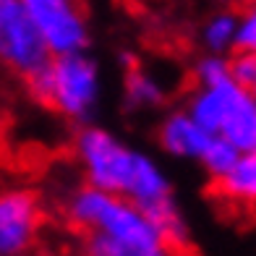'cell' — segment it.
Masks as SVG:
<instances>
[{
	"label": "cell",
	"mask_w": 256,
	"mask_h": 256,
	"mask_svg": "<svg viewBox=\"0 0 256 256\" xmlns=\"http://www.w3.org/2000/svg\"><path fill=\"white\" fill-rule=\"evenodd\" d=\"M74 154L92 188L123 196L152 220L162 209L178 204L172 183L162 165L146 152H138L123 138L100 126H81L74 138Z\"/></svg>",
	"instance_id": "cell-1"
},
{
	"label": "cell",
	"mask_w": 256,
	"mask_h": 256,
	"mask_svg": "<svg viewBox=\"0 0 256 256\" xmlns=\"http://www.w3.org/2000/svg\"><path fill=\"white\" fill-rule=\"evenodd\" d=\"M66 220L81 232V256H191L123 196L81 186L66 199Z\"/></svg>",
	"instance_id": "cell-2"
},
{
	"label": "cell",
	"mask_w": 256,
	"mask_h": 256,
	"mask_svg": "<svg viewBox=\"0 0 256 256\" xmlns=\"http://www.w3.org/2000/svg\"><path fill=\"white\" fill-rule=\"evenodd\" d=\"M29 94L66 120L89 126L102 97V74L89 52L55 55L26 78Z\"/></svg>",
	"instance_id": "cell-3"
},
{
	"label": "cell",
	"mask_w": 256,
	"mask_h": 256,
	"mask_svg": "<svg viewBox=\"0 0 256 256\" xmlns=\"http://www.w3.org/2000/svg\"><path fill=\"white\" fill-rule=\"evenodd\" d=\"M183 110L206 134L225 138L240 154L256 152V97L236 81L196 86Z\"/></svg>",
	"instance_id": "cell-4"
},
{
	"label": "cell",
	"mask_w": 256,
	"mask_h": 256,
	"mask_svg": "<svg viewBox=\"0 0 256 256\" xmlns=\"http://www.w3.org/2000/svg\"><path fill=\"white\" fill-rule=\"evenodd\" d=\"M50 55L86 52L92 42L84 0H21Z\"/></svg>",
	"instance_id": "cell-5"
},
{
	"label": "cell",
	"mask_w": 256,
	"mask_h": 256,
	"mask_svg": "<svg viewBox=\"0 0 256 256\" xmlns=\"http://www.w3.org/2000/svg\"><path fill=\"white\" fill-rule=\"evenodd\" d=\"M50 50L44 48L34 21L21 0H0V63L18 76H34L48 66Z\"/></svg>",
	"instance_id": "cell-6"
},
{
	"label": "cell",
	"mask_w": 256,
	"mask_h": 256,
	"mask_svg": "<svg viewBox=\"0 0 256 256\" xmlns=\"http://www.w3.org/2000/svg\"><path fill=\"white\" fill-rule=\"evenodd\" d=\"M42 228V204L29 188L0 191V256H26Z\"/></svg>",
	"instance_id": "cell-7"
},
{
	"label": "cell",
	"mask_w": 256,
	"mask_h": 256,
	"mask_svg": "<svg viewBox=\"0 0 256 256\" xmlns=\"http://www.w3.org/2000/svg\"><path fill=\"white\" fill-rule=\"evenodd\" d=\"M157 138H160V146L170 157L199 162L212 134H206L186 110H172L162 118L157 128Z\"/></svg>",
	"instance_id": "cell-8"
},
{
	"label": "cell",
	"mask_w": 256,
	"mask_h": 256,
	"mask_svg": "<svg viewBox=\"0 0 256 256\" xmlns=\"http://www.w3.org/2000/svg\"><path fill=\"white\" fill-rule=\"evenodd\" d=\"M214 194L230 206H256V152L240 154L236 165L214 180Z\"/></svg>",
	"instance_id": "cell-9"
},
{
	"label": "cell",
	"mask_w": 256,
	"mask_h": 256,
	"mask_svg": "<svg viewBox=\"0 0 256 256\" xmlns=\"http://www.w3.org/2000/svg\"><path fill=\"white\" fill-rule=\"evenodd\" d=\"M168 100V84L154 71L136 66L126 71L123 81V102L126 110H157Z\"/></svg>",
	"instance_id": "cell-10"
},
{
	"label": "cell",
	"mask_w": 256,
	"mask_h": 256,
	"mask_svg": "<svg viewBox=\"0 0 256 256\" xmlns=\"http://www.w3.org/2000/svg\"><path fill=\"white\" fill-rule=\"evenodd\" d=\"M238 14L232 10H217L202 24V44L206 52L214 55H228L230 50H236L238 44Z\"/></svg>",
	"instance_id": "cell-11"
},
{
	"label": "cell",
	"mask_w": 256,
	"mask_h": 256,
	"mask_svg": "<svg viewBox=\"0 0 256 256\" xmlns=\"http://www.w3.org/2000/svg\"><path fill=\"white\" fill-rule=\"evenodd\" d=\"M238 157H240V152L232 144H228L225 138H220V136H212L209 144H206V149H204V154H202V160H199V165L206 170L209 178L217 180L236 165Z\"/></svg>",
	"instance_id": "cell-12"
},
{
	"label": "cell",
	"mask_w": 256,
	"mask_h": 256,
	"mask_svg": "<svg viewBox=\"0 0 256 256\" xmlns=\"http://www.w3.org/2000/svg\"><path fill=\"white\" fill-rule=\"evenodd\" d=\"M194 81H196V86H217V84H225V81H232L230 78V58L214 55V52L202 55L194 63Z\"/></svg>",
	"instance_id": "cell-13"
},
{
	"label": "cell",
	"mask_w": 256,
	"mask_h": 256,
	"mask_svg": "<svg viewBox=\"0 0 256 256\" xmlns=\"http://www.w3.org/2000/svg\"><path fill=\"white\" fill-rule=\"evenodd\" d=\"M230 78L238 86L254 92L256 89V52L236 50V55L230 58Z\"/></svg>",
	"instance_id": "cell-14"
},
{
	"label": "cell",
	"mask_w": 256,
	"mask_h": 256,
	"mask_svg": "<svg viewBox=\"0 0 256 256\" xmlns=\"http://www.w3.org/2000/svg\"><path fill=\"white\" fill-rule=\"evenodd\" d=\"M236 50L256 52V0L246 6V10L238 18V44Z\"/></svg>",
	"instance_id": "cell-15"
},
{
	"label": "cell",
	"mask_w": 256,
	"mask_h": 256,
	"mask_svg": "<svg viewBox=\"0 0 256 256\" xmlns=\"http://www.w3.org/2000/svg\"><path fill=\"white\" fill-rule=\"evenodd\" d=\"M217 3H230V0H217Z\"/></svg>",
	"instance_id": "cell-16"
},
{
	"label": "cell",
	"mask_w": 256,
	"mask_h": 256,
	"mask_svg": "<svg viewBox=\"0 0 256 256\" xmlns=\"http://www.w3.org/2000/svg\"><path fill=\"white\" fill-rule=\"evenodd\" d=\"M254 97H256V89H254Z\"/></svg>",
	"instance_id": "cell-17"
}]
</instances>
